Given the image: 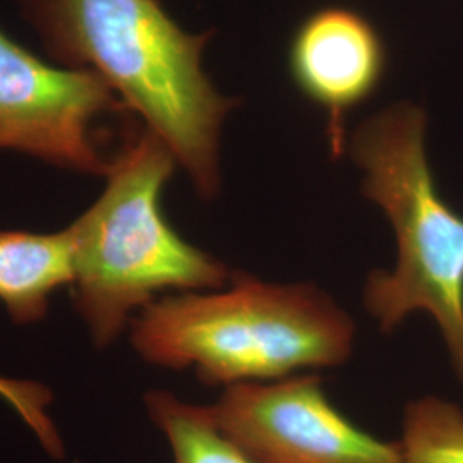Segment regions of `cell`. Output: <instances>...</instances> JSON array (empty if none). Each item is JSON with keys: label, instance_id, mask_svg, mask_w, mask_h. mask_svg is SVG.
Returning <instances> with one entry per match:
<instances>
[{"label": "cell", "instance_id": "cell-7", "mask_svg": "<svg viewBox=\"0 0 463 463\" xmlns=\"http://www.w3.org/2000/svg\"><path fill=\"white\" fill-rule=\"evenodd\" d=\"M288 71L300 93L326 112L331 153L340 156L348 112L378 90L386 71L381 34L352 9H319L294 34Z\"/></svg>", "mask_w": 463, "mask_h": 463}, {"label": "cell", "instance_id": "cell-10", "mask_svg": "<svg viewBox=\"0 0 463 463\" xmlns=\"http://www.w3.org/2000/svg\"><path fill=\"white\" fill-rule=\"evenodd\" d=\"M400 447L409 463H463V411L445 398L405 407Z\"/></svg>", "mask_w": 463, "mask_h": 463}, {"label": "cell", "instance_id": "cell-3", "mask_svg": "<svg viewBox=\"0 0 463 463\" xmlns=\"http://www.w3.org/2000/svg\"><path fill=\"white\" fill-rule=\"evenodd\" d=\"M177 162L141 126L117 151L97 201L66 231L72 298L97 348L110 347L164 292H208L231 281L229 266L187 242L164 212Z\"/></svg>", "mask_w": 463, "mask_h": 463}, {"label": "cell", "instance_id": "cell-4", "mask_svg": "<svg viewBox=\"0 0 463 463\" xmlns=\"http://www.w3.org/2000/svg\"><path fill=\"white\" fill-rule=\"evenodd\" d=\"M426 134V112L402 101L365 118L348 141L364 174L363 193L397 239V265L373 271L363 298L383 333L397 330L412 313H428L463 384V216L436 187Z\"/></svg>", "mask_w": 463, "mask_h": 463}, {"label": "cell", "instance_id": "cell-9", "mask_svg": "<svg viewBox=\"0 0 463 463\" xmlns=\"http://www.w3.org/2000/svg\"><path fill=\"white\" fill-rule=\"evenodd\" d=\"M145 403L149 419L162 430L174 463H252L216 428L208 407L153 390Z\"/></svg>", "mask_w": 463, "mask_h": 463}, {"label": "cell", "instance_id": "cell-8", "mask_svg": "<svg viewBox=\"0 0 463 463\" xmlns=\"http://www.w3.org/2000/svg\"><path fill=\"white\" fill-rule=\"evenodd\" d=\"M72 283L66 229L0 231V304L17 325L42 321L53 294Z\"/></svg>", "mask_w": 463, "mask_h": 463}, {"label": "cell", "instance_id": "cell-5", "mask_svg": "<svg viewBox=\"0 0 463 463\" xmlns=\"http://www.w3.org/2000/svg\"><path fill=\"white\" fill-rule=\"evenodd\" d=\"M128 114L97 74L45 64L0 30V149L105 179L117 151L101 122Z\"/></svg>", "mask_w": 463, "mask_h": 463}, {"label": "cell", "instance_id": "cell-1", "mask_svg": "<svg viewBox=\"0 0 463 463\" xmlns=\"http://www.w3.org/2000/svg\"><path fill=\"white\" fill-rule=\"evenodd\" d=\"M50 59L109 84L158 136L206 201L222 189V128L235 99L203 69L212 33L193 34L158 0H13Z\"/></svg>", "mask_w": 463, "mask_h": 463}, {"label": "cell", "instance_id": "cell-2", "mask_svg": "<svg viewBox=\"0 0 463 463\" xmlns=\"http://www.w3.org/2000/svg\"><path fill=\"white\" fill-rule=\"evenodd\" d=\"M352 317L311 283H268L233 273L216 290L156 298L131 323V344L149 364L193 367L208 386L277 381L347 363Z\"/></svg>", "mask_w": 463, "mask_h": 463}, {"label": "cell", "instance_id": "cell-11", "mask_svg": "<svg viewBox=\"0 0 463 463\" xmlns=\"http://www.w3.org/2000/svg\"><path fill=\"white\" fill-rule=\"evenodd\" d=\"M0 400L14 411L52 458L64 457V441L49 412L53 395L45 384L0 374Z\"/></svg>", "mask_w": 463, "mask_h": 463}, {"label": "cell", "instance_id": "cell-6", "mask_svg": "<svg viewBox=\"0 0 463 463\" xmlns=\"http://www.w3.org/2000/svg\"><path fill=\"white\" fill-rule=\"evenodd\" d=\"M208 411L252 463H409L398 441L350 422L315 374L233 384Z\"/></svg>", "mask_w": 463, "mask_h": 463}]
</instances>
